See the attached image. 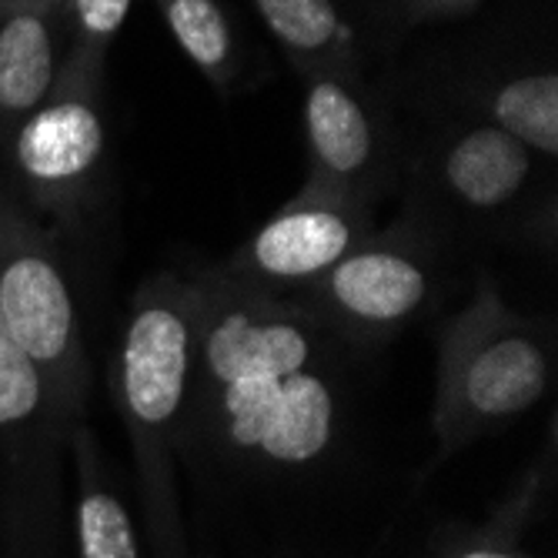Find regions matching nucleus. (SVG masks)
<instances>
[{"label":"nucleus","mask_w":558,"mask_h":558,"mask_svg":"<svg viewBox=\"0 0 558 558\" xmlns=\"http://www.w3.org/2000/svg\"><path fill=\"white\" fill-rule=\"evenodd\" d=\"M201 331L184 448L234 465L298 472L325 462L341 435L328 331L284 298L197 275Z\"/></svg>","instance_id":"nucleus-1"},{"label":"nucleus","mask_w":558,"mask_h":558,"mask_svg":"<svg viewBox=\"0 0 558 558\" xmlns=\"http://www.w3.org/2000/svg\"><path fill=\"white\" fill-rule=\"evenodd\" d=\"M201 331L197 278L155 275L131 304L108 365V385L134 454L141 529L150 558H194L178 501Z\"/></svg>","instance_id":"nucleus-2"},{"label":"nucleus","mask_w":558,"mask_h":558,"mask_svg":"<svg viewBox=\"0 0 558 558\" xmlns=\"http://www.w3.org/2000/svg\"><path fill=\"white\" fill-rule=\"evenodd\" d=\"M555 375L551 325L505 304L492 275L454 312L438 338L432 428L445 454L469 448L485 432L532 412Z\"/></svg>","instance_id":"nucleus-3"},{"label":"nucleus","mask_w":558,"mask_h":558,"mask_svg":"<svg viewBox=\"0 0 558 558\" xmlns=\"http://www.w3.org/2000/svg\"><path fill=\"white\" fill-rule=\"evenodd\" d=\"M0 187L61 238L84 234L111 187L105 81L64 74L0 144Z\"/></svg>","instance_id":"nucleus-4"},{"label":"nucleus","mask_w":558,"mask_h":558,"mask_svg":"<svg viewBox=\"0 0 558 558\" xmlns=\"http://www.w3.org/2000/svg\"><path fill=\"white\" fill-rule=\"evenodd\" d=\"M0 322L84 422L90 362L64 238L0 187Z\"/></svg>","instance_id":"nucleus-5"},{"label":"nucleus","mask_w":558,"mask_h":558,"mask_svg":"<svg viewBox=\"0 0 558 558\" xmlns=\"http://www.w3.org/2000/svg\"><path fill=\"white\" fill-rule=\"evenodd\" d=\"M438 255L441 238L409 215L385 231L375 228L325 278L284 301L328 335L381 344L428 312L438 288Z\"/></svg>","instance_id":"nucleus-6"},{"label":"nucleus","mask_w":558,"mask_h":558,"mask_svg":"<svg viewBox=\"0 0 558 558\" xmlns=\"http://www.w3.org/2000/svg\"><path fill=\"white\" fill-rule=\"evenodd\" d=\"M542 171L551 174L522 141L462 114L445 121L415 155L409 215L438 238L451 228L509 225Z\"/></svg>","instance_id":"nucleus-7"},{"label":"nucleus","mask_w":558,"mask_h":558,"mask_svg":"<svg viewBox=\"0 0 558 558\" xmlns=\"http://www.w3.org/2000/svg\"><path fill=\"white\" fill-rule=\"evenodd\" d=\"M372 231V205L304 184L205 278L251 294L288 298L325 278Z\"/></svg>","instance_id":"nucleus-8"},{"label":"nucleus","mask_w":558,"mask_h":558,"mask_svg":"<svg viewBox=\"0 0 558 558\" xmlns=\"http://www.w3.org/2000/svg\"><path fill=\"white\" fill-rule=\"evenodd\" d=\"M301 128L308 187L378 205L398 178V144L388 114L362 77L304 74Z\"/></svg>","instance_id":"nucleus-9"},{"label":"nucleus","mask_w":558,"mask_h":558,"mask_svg":"<svg viewBox=\"0 0 558 558\" xmlns=\"http://www.w3.org/2000/svg\"><path fill=\"white\" fill-rule=\"evenodd\" d=\"M64 451L44 445L0 454V551L4 558H68Z\"/></svg>","instance_id":"nucleus-10"},{"label":"nucleus","mask_w":558,"mask_h":558,"mask_svg":"<svg viewBox=\"0 0 558 558\" xmlns=\"http://www.w3.org/2000/svg\"><path fill=\"white\" fill-rule=\"evenodd\" d=\"M68 61L64 14L0 0V144L58 90Z\"/></svg>","instance_id":"nucleus-11"},{"label":"nucleus","mask_w":558,"mask_h":558,"mask_svg":"<svg viewBox=\"0 0 558 558\" xmlns=\"http://www.w3.org/2000/svg\"><path fill=\"white\" fill-rule=\"evenodd\" d=\"M68 451L77 475L74 495V555L77 558H150L144 529L105 459L97 435L77 422L68 435Z\"/></svg>","instance_id":"nucleus-12"},{"label":"nucleus","mask_w":558,"mask_h":558,"mask_svg":"<svg viewBox=\"0 0 558 558\" xmlns=\"http://www.w3.org/2000/svg\"><path fill=\"white\" fill-rule=\"evenodd\" d=\"M454 100L478 118L522 141L538 161L555 168L558 158V71L551 64L472 77Z\"/></svg>","instance_id":"nucleus-13"},{"label":"nucleus","mask_w":558,"mask_h":558,"mask_svg":"<svg viewBox=\"0 0 558 558\" xmlns=\"http://www.w3.org/2000/svg\"><path fill=\"white\" fill-rule=\"evenodd\" d=\"M291 68L362 77V37L335 0H251Z\"/></svg>","instance_id":"nucleus-14"},{"label":"nucleus","mask_w":558,"mask_h":558,"mask_svg":"<svg viewBox=\"0 0 558 558\" xmlns=\"http://www.w3.org/2000/svg\"><path fill=\"white\" fill-rule=\"evenodd\" d=\"M77 418L0 322V454L68 445Z\"/></svg>","instance_id":"nucleus-15"},{"label":"nucleus","mask_w":558,"mask_h":558,"mask_svg":"<svg viewBox=\"0 0 558 558\" xmlns=\"http://www.w3.org/2000/svg\"><path fill=\"white\" fill-rule=\"evenodd\" d=\"M155 4L184 58L215 90L228 94L247 68L238 27L221 0H155Z\"/></svg>","instance_id":"nucleus-16"},{"label":"nucleus","mask_w":558,"mask_h":558,"mask_svg":"<svg viewBox=\"0 0 558 558\" xmlns=\"http://www.w3.org/2000/svg\"><path fill=\"white\" fill-rule=\"evenodd\" d=\"M134 8V0H68L64 31H68V61L64 74L105 81L108 54Z\"/></svg>","instance_id":"nucleus-17"},{"label":"nucleus","mask_w":558,"mask_h":558,"mask_svg":"<svg viewBox=\"0 0 558 558\" xmlns=\"http://www.w3.org/2000/svg\"><path fill=\"white\" fill-rule=\"evenodd\" d=\"M538 498V478L529 475L522 482V488L501 505V512L492 519L488 529L475 532L472 538L459 542L445 558H529L525 551H519V532L529 519L532 501Z\"/></svg>","instance_id":"nucleus-18"},{"label":"nucleus","mask_w":558,"mask_h":558,"mask_svg":"<svg viewBox=\"0 0 558 558\" xmlns=\"http://www.w3.org/2000/svg\"><path fill=\"white\" fill-rule=\"evenodd\" d=\"M404 24H435V21H454L469 17L482 0H388Z\"/></svg>","instance_id":"nucleus-19"},{"label":"nucleus","mask_w":558,"mask_h":558,"mask_svg":"<svg viewBox=\"0 0 558 558\" xmlns=\"http://www.w3.org/2000/svg\"><path fill=\"white\" fill-rule=\"evenodd\" d=\"M21 4H37V8H47V11H64L68 0H21Z\"/></svg>","instance_id":"nucleus-20"},{"label":"nucleus","mask_w":558,"mask_h":558,"mask_svg":"<svg viewBox=\"0 0 558 558\" xmlns=\"http://www.w3.org/2000/svg\"><path fill=\"white\" fill-rule=\"evenodd\" d=\"M201 558H205V555H201Z\"/></svg>","instance_id":"nucleus-21"}]
</instances>
